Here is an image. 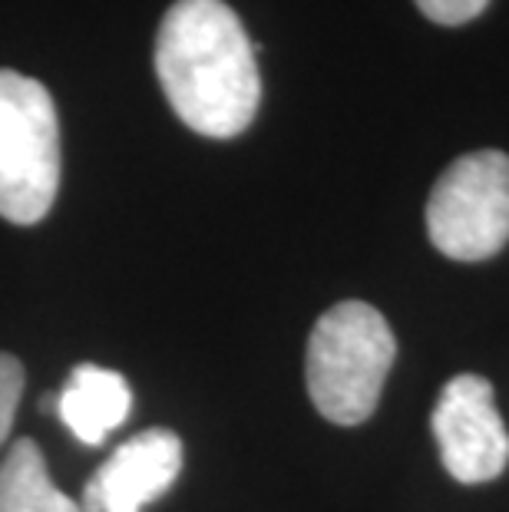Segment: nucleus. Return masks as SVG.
Returning a JSON list of instances; mask_svg holds the SVG:
<instances>
[{
  "instance_id": "obj_1",
  "label": "nucleus",
  "mask_w": 509,
  "mask_h": 512,
  "mask_svg": "<svg viewBox=\"0 0 509 512\" xmlns=\"http://www.w3.org/2000/svg\"><path fill=\"white\" fill-rule=\"evenodd\" d=\"M156 76L192 133L242 136L262 103L258 47L225 0H176L159 24Z\"/></svg>"
},
{
  "instance_id": "obj_2",
  "label": "nucleus",
  "mask_w": 509,
  "mask_h": 512,
  "mask_svg": "<svg viewBox=\"0 0 509 512\" xmlns=\"http://www.w3.org/2000/svg\"><path fill=\"white\" fill-rule=\"evenodd\" d=\"M397 357L387 318L364 301H341L324 311L308 341V394L324 420L357 427L377 410L384 380Z\"/></svg>"
},
{
  "instance_id": "obj_3",
  "label": "nucleus",
  "mask_w": 509,
  "mask_h": 512,
  "mask_svg": "<svg viewBox=\"0 0 509 512\" xmlns=\"http://www.w3.org/2000/svg\"><path fill=\"white\" fill-rule=\"evenodd\" d=\"M60 189V123L47 86L0 70V215L37 225Z\"/></svg>"
},
{
  "instance_id": "obj_4",
  "label": "nucleus",
  "mask_w": 509,
  "mask_h": 512,
  "mask_svg": "<svg viewBox=\"0 0 509 512\" xmlns=\"http://www.w3.org/2000/svg\"><path fill=\"white\" fill-rule=\"evenodd\" d=\"M427 232L453 261H483L509 242V156L480 149L443 169L427 202Z\"/></svg>"
},
{
  "instance_id": "obj_5",
  "label": "nucleus",
  "mask_w": 509,
  "mask_h": 512,
  "mask_svg": "<svg viewBox=\"0 0 509 512\" xmlns=\"http://www.w3.org/2000/svg\"><path fill=\"white\" fill-rule=\"evenodd\" d=\"M440 460L457 483L480 486L496 479L509 463V433L496 410L490 380L460 374L440 390L430 417Z\"/></svg>"
},
{
  "instance_id": "obj_6",
  "label": "nucleus",
  "mask_w": 509,
  "mask_h": 512,
  "mask_svg": "<svg viewBox=\"0 0 509 512\" xmlns=\"http://www.w3.org/2000/svg\"><path fill=\"white\" fill-rule=\"evenodd\" d=\"M182 473V440L172 430H143L90 476L83 512H143L172 489Z\"/></svg>"
},
{
  "instance_id": "obj_7",
  "label": "nucleus",
  "mask_w": 509,
  "mask_h": 512,
  "mask_svg": "<svg viewBox=\"0 0 509 512\" xmlns=\"http://www.w3.org/2000/svg\"><path fill=\"white\" fill-rule=\"evenodd\" d=\"M43 410H57L67 430L86 446H100L133 413L126 377L100 364H80L60 394L43 397Z\"/></svg>"
},
{
  "instance_id": "obj_8",
  "label": "nucleus",
  "mask_w": 509,
  "mask_h": 512,
  "mask_svg": "<svg viewBox=\"0 0 509 512\" xmlns=\"http://www.w3.org/2000/svg\"><path fill=\"white\" fill-rule=\"evenodd\" d=\"M0 512H83L53 486L34 440H17L0 463Z\"/></svg>"
},
{
  "instance_id": "obj_9",
  "label": "nucleus",
  "mask_w": 509,
  "mask_h": 512,
  "mask_svg": "<svg viewBox=\"0 0 509 512\" xmlns=\"http://www.w3.org/2000/svg\"><path fill=\"white\" fill-rule=\"evenodd\" d=\"M20 397H24V367L14 354L0 351V446H4L10 427H14Z\"/></svg>"
},
{
  "instance_id": "obj_10",
  "label": "nucleus",
  "mask_w": 509,
  "mask_h": 512,
  "mask_svg": "<svg viewBox=\"0 0 509 512\" xmlns=\"http://www.w3.org/2000/svg\"><path fill=\"white\" fill-rule=\"evenodd\" d=\"M414 4L427 20H433V24L460 27V24H467V20L480 17L490 0H414Z\"/></svg>"
}]
</instances>
